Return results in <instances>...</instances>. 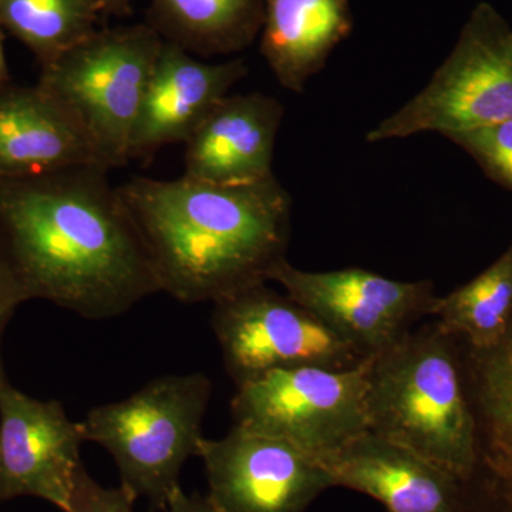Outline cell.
I'll list each match as a JSON object with an SVG mask.
<instances>
[{"mask_svg": "<svg viewBox=\"0 0 512 512\" xmlns=\"http://www.w3.org/2000/svg\"><path fill=\"white\" fill-rule=\"evenodd\" d=\"M0 261L29 301L86 319L117 318L161 292L119 188L96 164L0 178Z\"/></svg>", "mask_w": 512, "mask_h": 512, "instance_id": "obj_1", "label": "cell"}, {"mask_svg": "<svg viewBox=\"0 0 512 512\" xmlns=\"http://www.w3.org/2000/svg\"><path fill=\"white\" fill-rule=\"evenodd\" d=\"M117 188L160 291L177 301H221L268 284L288 261L292 200L275 175L239 187L133 177Z\"/></svg>", "mask_w": 512, "mask_h": 512, "instance_id": "obj_2", "label": "cell"}, {"mask_svg": "<svg viewBox=\"0 0 512 512\" xmlns=\"http://www.w3.org/2000/svg\"><path fill=\"white\" fill-rule=\"evenodd\" d=\"M366 414L369 431L467 483L476 463L473 413L457 338L437 320L370 357Z\"/></svg>", "mask_w": 512, "mask_h": 512, "instance_id": "obj_3", "label": "cell"}, {"mask_svg": "<svg viewBox=\"0 0 512 512\" xmlns=\"http://www.w3.org/2000/svg\"><path fill=\"white\" fill-rule=\"evenodd\" d=\"M211 393L204 373L156 377L127 399L90 410L80 421L84 440L109 451L134 500L165 510L185 461L200 454Z\"/></svg>", "mask_w": 512, "mask_h": 512, "instance_id": "obj_4", "label": "cell"}, {"mask_svg": "<svg viewBox=\"0 0 512 512\" xmlns=\"http://www.w3.org/2000/svg\"><path fill=\"white\" fill-rule=\"evenodd\" d=\"M163 42L147 23L99 29L42 67L37 86L79 121L109 171L130 161L131 134Z\"/></svg>", "mask_w": 512, "mask_h": 512, "instance_id": "obj_5", "label": "cell"}, {"mask_svg": "<svg viewBox=\"0 0 512 512\" xmlns=\"http://www.w3.org/2000/svg\"><path fill=\"white\" fill-rule=\"evenodd\" d=\"M512 120V29L487 2L478 3L456 46L430 82L367 131V143L421 133L447 137Z\"/></svg>", "mask_w": 512, "mask_h": 512, "instance_id": "obj_6", "label": "cell"}, {"mask_svg": "<svg viewBox=\"0 0 512 512\" xmlns=\"http://www.w3.org/2000/svg\"><path fill=\"white\" fill-rule=\"evenodd\" d=\"M369 359L352 369L293 367L239 384L234 426L288 441L313 457L365 434Z\"/></svg>", "mask_w": 512, "mask_h": 512, "instance_id": "obj_7", "label": "cell"}, {"mask_svg": "<svg viewBox=\"0 0 512 512\" xmlns=\"http://www.w3.org/2000/svg\"><path fill=\"white\" fill-rule=\"evenodd\" d=\"M211 325L237 386L272 370L352 369L367 360L315 313L266 284L215 302Z\"/></svg>", "mask_w": 512, "mask_h": 512, "instance_id": "obj_8", "label": "cell"}, {"mask_svg": "<svg viewBox=\"0 0 512 512\" xmlns=\"http://www.w3.org/2000/svg\"><path fill=\"white\" fill-rule=\"evenodd\" d=\"M285 293L315 313L363 356L396 345L417 320L433 316V281L403 282L362 268L311 272L282 262L271 276Z\"/></svg>", "mask_w": 512, "mask_h": 512, "instance_id": "obj_9", "label": "cell"}, {"mask_svg": "<svg viewBox=\"0 0 512 512\" xmlns=\"http://www.w3.org/2000/svg\"><path fill=\"white\" fill-rule=\"evenodd\" d=\"M198 457L217 512H305L333 488L311 454L237 426L221 439L202 440Z\"/></svg>", "mask_w": 512, "mask_h": 512, "instance_id": "obj_10", "label": "cell"}, {"mask_svg": "<svg viewBox=\"0 0 512 512\" xmlns=\"http://www.w3.org/2000/svg\"><path fill=\"white\" fill-rule=\"evenodd\" d=\"M80 421L57 400H39L6 382L0 387V501L36 497L69 511L83 470Z\"/></svg>", "mask_w": 512, "mask_h": 512, "instance_id": "obj_11", "label": "cell"}, {"mask_svg": "<svg viewBox=\"0 0 512 512\" xmlns=\"http://www.w3.org/2000/svg\"><path fill=\"white\" fill-rule=\"evenodd\" d=\"M457 342L476 436V463L464 484L467 512H512V319L490 348Z\"/></svg>", "mask_w": 512, "mask_h": 512, "instance_id": "obj_12", "label": "cell"}, {"mask_svg": "<svg viewBox=\"0 0 512 512\" xmlns=\"http://www.w3.org/2000/svg\"><path fill=\"white\" fill-rule=\"evenodd\" d=\"M315 458L333 487L369 495L389 512H467L463 481L372 431Z\"/></svg>", "mask_w": 512, "mask_h": 512, "instance_id": "obj_13", "label": "cell"}, {"mask_svg": "<svg viewBox=\"0 0 512 512\" xmlns=\"http://www.w3.org/2000/svg\"><path fill=\"white\" fill-rule=\"evenodd\" d=\"M247 74L241 57L205 63L164 40L131 134L130 161L147 160L168 144L185 143Z\"/></svg>", "mask_w": 512, "mask_h": 512, "instance_id": "obj_14", "label": "cell"}, {"mask_svg": "<svg viewBox=\"0 0 512 512\" xmlns=\"http://www.w3.org/2000/svg\"><path fill=\"white\" fill-rule=\"evenodd\" d=\"M284 116L281 101L268 94H228L185 141L184 177L227 187L274 177Z\"/></svg>", "mask_w": 512, "mask_h": 512, "instance_id": "obj_15", "label": "cell"}, {"mask_svg": "<svg viewBox=\"0 0 512 512\" xmlns=\"http://www.w3.org/2000/svg\"><path fill=\"white\" fill-rule=\"evenodd\" d=\"M99 163L86 131L42 87H0V178ZM103 167V165H101Z\"/></svg>", "mask_w": 512, "mask_h": 512, "instance_id": "obj_16", "label": "cell"}, {"mask_svg": "<svg viewBox=\"0 0 512 512\" xmlns=\"http://www.w3.org/2000/svg\"><path fill=\"white\" fill-rule=\"evenodd\" d=\"M352 29L349 0H264L259 50L276 82L302 93Z\"/></svg>", "mask_w": 512, "mask_h": 512, "instance_id": "obj_17", "label": "cell"}, {"mask_svg": "<svg viewBox=\"0 0 512 512\" xmlns=\"http://www.w3.org/2000/svg\"><path fill=\"white\" fill-rule=\"evenodd\" d=\"M146 23L192 56H229L258 39L264 0H151Z\"/></svg>", "mask_w": 512, "mask_h": 512, "instance_id": "obj_18", "label": "cell"}, {"mask_svg": "<svg viewBox=\"0 0 512 512\" xmlns=\"http://www.w3.org/2000/svg\"><path fill=\"white\" fill-rule=\"evenodd\" d=\"M431 318L473 348L503 338L512 319V244L476 278L439 296Z\"/></svg>", "mask_w": 512, "mask_h": 512, "instance_id": "obj_19", "label": "cell"}, {"mask_svg": "<svg viewBox=\"0 0 512 512\" xmlns=\"http://www.w3.org/2000/svg\"><path fill=\"white\" fill-rule=\"evenodd\" d=\"M97 0H0V25L49 66L99 30Z\"/></svg>", "mask_w": 512, "mask_h": 512, "instance_id": "obj_20", "label": "cell"}, {"mask_svg": "<svg viewBox=\"0 0 512 512\" xmlns=\"http://www.w3.org/2000/svg\"><path fill=\"white\" fill-rule=\"evenodd\" d=\"M446 138L466 151L491 181L512 194V120Z\"/></svg>", "mask_w": 512, "mask_h": 512, "instance_id": "obj_21", "label": "cell"}, {"mask_svg": "<svg viewBox=\"0 0 512 512\" xmlns=\"http://www.w3.org/2000/svg\"><path fill=\"white\" fill-rule=\"evenodd\" d=\"M134 500L123 488H107L80 471L67 512H136Z\"/></svg>", "mask_w": 512, "mask_h": 512, "instance_id": "obj_22", "label": "cell"}, {"mask_svg": "<svg viewBox=\"0 0 512 512\" xmlns=\"http://www.w3.org/2000/svg\"><path fill=\"white\" fill-rule=\"evenodd\" d=\"M29 301L28 293L19 284L12 271L0 261V387L9 382L2 359V338L13 313L22 303Z\"/></svg>", "mask_w": 512, "mask_h": 512, "instance_id": "obj_23", "label": "cell"}, {"mask_svg": "<svg viewBox=\"0 0 512 512\" xmlns=\"http://www.w3.org/2000/svg\"><path fill=\"white\" fill-rule=\"evenodd\" d=\"M165 512H217L207 497L185 494L183 488H178L168 500Z\"/></svg>", "mask_w": 512, "mask_h": 512, "instance_id": "obj_24", "label": "cell"}, {"mask_svg": "<svg viewBox=\"0 0 512 512\" xmlns=\"http://www.w3.org/2000/svg\"><path fill=\"white\" fill-rule=\"evenodd\" d=\"M103 9L104 15H113L117 18H127L131 15V0H97Z\"/></svg>", "mask_w": 512, "mask_h": 512, "instance_id": "obj_25", "label": "cell"}, {"mask_svg": "<svg viewBox=\"0 0 512 512\" xmlns=\"http://www.w3.org/2000/svg\"><path fill=\"white\" fill-rule=\"evenodd\" d=\"M3 32H5V29L0 25V87L10 84L9 67L8 62H6L5 47H3V42H5Z\"/></svg>", "mask_w": 512, "mask_h": 512, "instance_id": "obj_26", "label": "cell"}]
</instances>
